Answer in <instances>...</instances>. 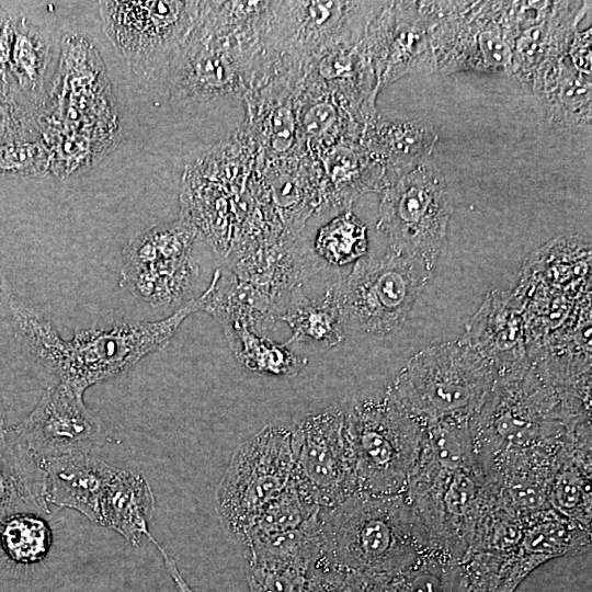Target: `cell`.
Masks as SVG:
<instances>
[{"label": "cell", "mask_w": 592, "mask_h": 592, "mask_svg": "<svg viewBox=\"0 0 592 592\" xmlns=\"http://www.w3.org/2000/svg\"><path fill=\"white\" fill-rule=\"evenodd\" d=\"M469 429L477 462L492 485L553 470L570 435L558 395L528 358L498 371Z\"/></svg>", "instance_id": "cell-1"}, {"label": "cell", "mask_w": 592, "mask_h": 592, "mask_svg": "<svg viewBox=\"0 0 592 592\" xmlns=\"http://www.w3.org/2000/svg\"><path fill=\"white\" fill-rule=\"evenodd\" d=\"M317 516L322 559L345 572L394 576L439 551L405 493L356 492Z\"/></svg>", "instance_id": "cell-2"}, {"label": "cell", "mask_w": 592, "mask_h": 592, "mask_svg": "<svg viewBox=\"0 0 592 592\" xmlns=\"http://www.w3.org/2000/svg\"><path fill=\"white\" fill-rule=\"evenodd\" d=\"M202 304L198 296L160 320L83 329L69 340L46 321L29 338L24 355L83 396L90 386L128 372L147 355L166 348L183 321L202 310Z\"/></svg>", "instance_id": "cell-3"}, {"label": "cell", "mask_w": 592, "mask_h": 592, "mask_svg": "<svg viewBox=\"0 0 592 592\" xmlns=\"http://www.w3.org/2000/svg\"><path fill=\"white\" fill-rule=\"evenodd\" d=\"M403 493L435 549L458 561L496 499L494 486L477 459L458 460L423 446Z\"/></svg>", "instance_id": "cell-4"}, {"label": "cell", "mask_w": 592, "mask_h": 592, "mask_svg": "<svg viewBox=\"0 0 592 592\" xmlns=\"http://www.w3.org/2000/svg\"><path fill=\"white\" fill-rule=\"evenodd\" d=\"M494 363L459 339L413 355L388 389L423 425L478 411L497 378Z\"/></svg>", "instance_id": "cell-5"}, {"label": "cell", "mask_w": 592, "mask_h": 592, "mask_svg": "<svg viewBox=\"0 0 592 592\" xmlns=\"http://www.w3.org/2000/svg\"><path fill=\"white\" fill-rule=\"evenodd\" d=\"M357 492L400 494L421 453L424 425L388 390L345 412Z\"/></svg>", "instance_id": "cell-6"}, {"label": "cell", "mask_w": 592, "mask_h": 592, "mask_svg": "<svg viewBox=\"0 0 592 592\" xmlns=\"http://www.w3.org/2000/svg\"><path fill=\"white\" fill-rule=\"evenodd\" d=\"M377 230L389 247L434 271L446 248L454 207L443 172L425 160L382 190Z\"/></svg>", "instance_id": "cell-7"}, {"label": "cell", "mask_w": 592, "mask_h": 592, "mask_svg": "<svg viewBox=\"0 0 592 592\" xmlns=\"http://www.w3.org/2000/svg\"><path fill=\"white\" fill-rule=\"evenodd\" d=\"M432 275L421 261L390 247L364 255L340 281L346 328L378 338L394 334Z\"/></svg>", "instance_id": "cell-8"}, {"label": "cell", "mask_w": 592, "mask_h": 592, "mask_svg": "<svg viewBox=\"0 0 592 592\" xmlns=\"http://www.w3.org/2000/svg\"><path fill=\"white\" fill-rule=\"evenodd\" d=\"M294 469L292 429L266 425L242 442L216 489V512L239 542L288 485Z\"/></svg>", "instance_id": "cell-9"}, {"label": "cell", "mask_w": 592, "mask_h": 592, "mask_svg": "<svg viewBox=\"0 0 592 592\" xmlns=\"http://www.w3.org/2000/svg\"><path fill=\"white\" fill-rule=\"evenodd\" d=\"M198 1H102L103 30L138 78L161 80L193 29Z\"/></svg>", "instance_id": "cell-10"}, {"label": "cell", "mask_w": 592, "mask_h": 592, "mask_svg": "<svg viewBox=\"0 0 592 592\" xmlns=\"http://www.w3.org/2000/svg\"><path fill=\"white\" fill-rule=\"evenodd\" d=\"M196 237L197 228L184 217L137 234L122 250L121 285L155 308H181L198 276Z\"/></svg>", "instance_id": "cell-11"}, {"label": "cell", "mask_w": 592, "mask_h": 592, "mask_svg": "<svg viewBox=\"0 0 592 592\" xmlns=\"http://www.w3.org/2000/svg\"><path fill=\"white\" fill-rule=\"evenodd\" d=\"M383 1L266 2L261 20L263 42L289 57V65L305 67L322 49L356 44Z\"/></svg>", "instance_id": "cell-12"}, {"label": "cell", "mask_w": 592, "mask_h": 592, "mask_svg": "<svg viewBox=\"0 0 592 592\" xmlns=\"http://www.w3.org/2000/svg\"><path fill=\"white\" fill-rule=\"evenodd\" d=\"M505 8L506 1H437L431 32L435 72L511 73L513 37Z\"/></svg>", "instance_id": "cell-13"}, {"label": "cell", "mask_w": 592, "mask_h": 592, "mask_svg": "<svg viewBox=\"0 0 592 592\" xmlns=\"http://www.w3.org/2000/svg\"><path fill=\"white\" fill-rule=\"evenodd\" d=\"M292 480L308 503L326 510L357 492L344 411L310 414L292 429Z\"/></svg>", "instance_id": "cell-14"}, {"label": "cell", "mask_w": 592, "mask_h": 592, "mask_svg": "<svg viewBox=\"0 0 592 592\" xmlns=\"http://www.w3.org/2000/svg\"><path fill=\"white\" fill-rule=\"evenodd\" d=\"M436 22V1H383L364 37L378 91L407 75L435 72Z\"/></svg>", "instance_id": "cell-15"}, {"label": "cell", "mask_w": 592, "mask_h": 592, "mask_svg": "<svg viewBox=\"0 0 592 592\" xmlns=\"http://www.w3.org/2000/svg\"><path fill=\"white\" fill-rule=\"evenodd\" d=\"M10 431L38 458L90 453L102 435L83 396L60 382L49 385L31 413Z\"/></svg>", "instance_id": "cell-16"}, {"label": "cell", "mask_w": 592, "mask_h": 592, "mask_svg": "<svg viewBox=\"0 0 592 592\" xmlns=\"http://www.w3.org/2000/svg\"><path fill=\"white\" fill-rule=\"evenodd\" d=\"M590 1H551L542 20L522 30L513 42L511 73L528 84L566 59Z\"/></svg>", "instance_id": "cell-17"}, {"label": "cell", "mask_w": 592, "mask_h": 592, "mask_svg": "<svg viewBox=\"0 0 592 592\" xmlns=\"http://www.w3.org/2000/svg\"><path fill=\"white\" fill-rule=\"evenodd\" d=\"M437 139L426 122L389 119L376 113L363 125L358 144L382 169L387 185L429 160Z\"/></svg>", "instance_id": "cell-18"}, {"label": "cell", "mask_w": 592, "mask_h": 592, "mask_svg": "<svg viewBox=\"0 0 592 592\" xmlns=\"http://www.w3.org/2000/svg\"><path fill=\"white\" fill-rule=\"evenodd\" d=\"M41 462L47 503L73 509L100 524L101 498L116 468L90 453L41 458Z\"/></svg>", "instance_id": "cell-19"}, {"label": "cell", "mask_w": 592, "mask_h": 592, "mask_svg": "<svg viewBox=\"0 0 592 592\" xmlns=\"http://www.w3.org/2000/svg\"><path fill=\"white\" fill-rule=\"evenodd\" d=\"M488 358L498 371L526 360L522 315L516 298L490 293L462 338Z\"/></svg>", "instance_id": "cell-20"}, {"label": "cell", "mask_w": 592, "mask_h": 592, "mask_svg": "<svg viewBox=\"0 0 592 592\" xmlns=\"http://www.w3.org/2000/svg\"><path fill=\"white\" fill-rule=\"evenodd\" d=\"M14 512L48 514L41 458L10 430L0 436V520Z\"/></svg>", "instance_id": "cell-21"}, {"label": "cell", "mask_w": 592, "mask_h": 592, "mask_svg": "<svg viewBox=\"0 0 592 592\" xmlns=\"http://www.w3.org/2000/svg\"><path fill=\"white\" fill-rule=\"evenodd\" d=\"M548 501L558 514L591 531V439H567L550 479Z\"/></svg>", "instance_id": "cell-22"}, {"label": "cell", "mask_w": 592, "mask_h": 592, "mask_svg": "<svg viewBox=\"0 0 592 592\" xmlns=\"http://www.w3.org/2000/svg\"><path fill=\"white\" fill-rule=\"evenodd\" d=\"M55 46L47 31L25 16L14 15L10 52V73L20 93L41 107L47 98V86L55 65Z\"/></svg>", "instance_id": "cell-23"}, {"label": "cell", "mask_w": 592, "mask_h": 592, "mask_svg": "<svg viewBox=\"0 0 592 592\" xmlns=\"http://www.w3.org/2000/svg\"><path fill=\"white\" fill-rule=\"evenodd\" d=\"M155 512V498L140 475L116 468L100 502V525H105L133 545L146 536Z\"/></svg>", "instance_id": "cell-24"}, {"label": "cell", "mask_w": 592, "mask_h": 592, "mask_svg": "<svg viewBox=\"0 0 592 592\" xmlns=\"http://www.w3.org/2000/svg\"><path fill=\"white\" fill-rule=\"evenodd\" d=\"M532 87L553 126L565 129L591 126V77L567 65L566 59L536 78Z\"/></svg>", "instance_id": "cell-25"}, {"label": "cell", "mask_w": 592, "mask_h": 592, "mask_svg": "<svg viewBox=\"0 0 592 592\" xmlns=\"http://www.w3.org/2000/svg\"><path fill=\"white\" fill-rule=\"evenodd\" d=\"M339 286L340 281L316 298L304 295L300 287L293 289L285 312L278 316L292 330V337L285 345L312 341L333 348L344 340L346 323Z\"/></svg>", "instance_id": "cell-26"}, {"label": "cell", "mask_w": 592, "mask_h": 592, "mask_svg": "<svg viewBox=\"0 0 592 592\" xmlns=\"http://www.w3.org/2000/svg\"><path fill=\"white\" fill-rule=\"evenodd\" d=\"M318 512L303 526L249 540L246 546L248 563L297 568L305 571L322 559V543Z\"/></svg>", "instance_id": "cell-27"}, {"label": "cell", "mask_w": 592, "mask_h": 592, "mask_svg": "<svg viewBox=\"0 0 592 592\" xmlns=\"http://www.w3.org/2000/svg\"><path fill=\"white\" fill-rule=\"evenodd\" d=\"M230 341H234L236 357L250 371L283 377H294L308 361L296 355L284 344L276 343L257 334L244 322L225 328Z\"/></svg>", "instance_id": "cell-28"}, {"label": "cell", "mask_w": 592, "mask_h": 592, "mask_svg": "<svg viewBox=\"0 0 592 592\" xmlns=\"http://www.w3.org/2000/svg\"><path fill=\"white\" fill-rule=\"evenodd\" d=\"M389 592H469L460 561L433 551L403 571L389 576Z\"/></svg>", "instance_id": "cell-29"}, {"label": "cell", "mask_w": 592, "mask_h": 592, "mask_svg": "<svg viewBox=\"0 0 592 592\" xmlns=\"http://www.w3.org/2000/svg\"><path fill=\"white\" fill-rule=\"evenodd\" d=\"M50 544L52 531L41 514L14 512L0 520V547L14 561H38Z\"/></svg>", "instance_id": "cell-30"}, {"label": "cell", "mask_w": 592, "mask_h": 592, "mask_svg": "<svg viewBox=\"0 0 592 592\" xmlns=\"http://www.w3.org/2000/svg\"><path fill=\"white\" fill-rule=\"evenodd\" d=\"M367 244L366 226L346 210L319 229L315 249L327 262L345 265L366 255Z\"/></svg>", "instance_id": "cell-31"}, {"label": "cell", "mask_w": 592, "mask_h": 592, "mask_svg": "<svg viewBox=\"0 0 592 592\" xmlns=\"http://www.w3.org/2000/svg\"><path fill=\"white\" fill-rule=\"evenodd\" d=\"M318 511L301 497L291 478L283 491L264 508L250 526L241 543L244 545L258 537L296 530Z\"/></svg>", "instance_id": "cell-32"}, {"label": "cell", "mask_w": 592, "mask_h": 592, "mask_svg": "<svg viewBox=\"0 0 592 592\" xmlns=\"http://www.w3.org/2000/svg\"><path fill=\"white\" fill-rule=\"evenodd\" d=\"M50 169V156L42 141L0 145V177L38 178Z\"/></svg>", "instance_id": "cell-33"}, {"label": "cell", "mask_w": 592, "mask_h": 592, "mask_svg": "<svg viewBox=\"0 0 592 592\" xmlns=\"http://www.w3.org/2000/svg\"><path fill=\"white\" fill-rule=\"evenodd\" d=\"M246 573L250 592H303L308 572L247 562Z\"/></svg>", "instance_id": "cell-34"}, {"label": "cell", "mask_w": 592, "mask_h": 592, "mask_svg": "<svg viewBox=\"0 0 592 592\" xmlns=\"http://www.w3.org/2000/svg\"><path fill=\"white\" fill-rule=\"evenodd\" d=\"M346 572L320 559L308 571L303 592H344Z\"/></svg>", "instance_id": "cell-35"}, {"label": "cell", "mask_w": 592, "mask_h": 592, "mask_svg": "<svg viewBox=\"0 0 592 592\" xmlns=\"http://www.w3.org/2000/svg\"><path fill=\"white\" fill-rule=\"evenodd\" d=\"M591 29L577 32L571 39L567 56L571 66L585 76L591 77Z\"/></svg>", "instance_id": "cell-36"}, {"label": "cell", "mask_w": 592, "mask_h": 592, "mask_svg": "<svg viewBox=\"0 0 592 592\" xmlns=\"http://www.w3.org/2000/svg\"><path fill=\"white\" fill-rule=\"evenodd\" d=\"M389 576L346 572L344 592H389Z\"/></svg>", "instance_id": "cell-37"}, {"label": "cell", "mask_w": 592, "mask_h": 592, "mask_svg": "<svg viewBox=\"0 0 592 592\" xmlns=\"http://www.w3.org/2000/svg\"><path fill=\"white\" fill-rule=\"evenodd\" d=\"M150 542L158 548L160 551L164 563L170 572L173 581L175 582L177 589L179 592H194V590L189 585L183 576L178 569V566L174 559L167 553V550L151 536L150 533L146 535Z\"/></svg>", "instance_id": "cell-38"}, {"label": "cell", "mask_w": 592, "mask_h": 592, "mask_svg": "<svg viewBox=\"0 0 592 592\" xmlns=\"http://www.w3.org/2000/svg\"><path fill=\"white\" fill-rule=\"evenodd\" d=\"M5 432H7V429L4 425L3 411L0 406V436H2Z\"/></svg>", "instance_id": "cell-39"}, {"label": "cell", "mask_w": 592, "mask_h": 592, "mask_svg": "<svg viewBox=\"0 0 592 592\" xmlns=\"http://www.w3.org/2000/svg\"><path fill=\"white\" fill-rule=\"evenodd\" d=\"M7 12H8V10L0 2V20L5 15Z\"/></svg>", "instance_id": "cell-40"}]
</instances>
